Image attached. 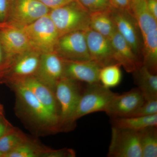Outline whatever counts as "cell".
Segmentation results:
<instances>
[{
    "mask_svg": "<svg viewBox=\"0 0 157 157\" xmlns=\"http://www.w3.org/2000/svg\"><path fill=\"white\" fill-rule=\"evenodd\" d=\"M107 156L142 157L139 131L112 127Z\"/></svg>",
    "mask_w": 157,
    "mask_h": 157,
    "instance_id": "52a82bcc",
    "label": "cell"
},
{
    "mask_svg": "<svg viewBox=\"0 0 157 157\" xmlns=\"http://www.w3.org/2000/svg\"><path fill=\"white\" fill-rule=\"evenodd\" d=\"M112 8L90 13V28L109 39L116 29L111 16Z\"/></svg>",
    "mask_w": 157,
    "mask_h": 157,
    "instance_id": "44dd1931",
    "label": "cell"
},
{
    "mask_svg": "<svg viewBox=\"0 0 157 157\" xmlns=\"http://www.w3.org/2000/svg\"><path fill=\"white\" fill-rule=\"evenodd\" d=\"M131 13L137 22L142 38L157 30V20L149 11L146 0H132Z\"/></svg>",
    "mask_w": 157,
    "mask_h": 157,
    "instance_id": "ac0fdd59",
    "label": "cell"
},
{
    "mask_svg": "<svg viewBox=\"0 0 157 157\" xmlns=\"http://www.w3.org/2000/svg\"><path fill=\"white\" fill-rule=\"evenodd\" d=\"M143 94L137 87L120 94H117L107 106L105 112L111 117H128L144 102Z\"/></svg>",
    "mask_w": 157,
    "mask_h": 157,
    "instance_id": "4fadbf2b",
    "label": "cell"
},
{
    "mask_svg": "<svg viewBox=\"0 0 157 157\" xmlns=\"http://www.w3.org/2000/svg\"><path fill=\"white\" fill-rule=\"evenodd\" d=\"M11 5L10 0H0V22L7 21Z\"/></svg>",
    "mask_w": 157,
    "mask_h": 157,
    "instance_id": "f1b7e54d",
    "label": "cell"
},
{
    "mask_svg": "<svg viewBox=\"0 0 157 157\" xmlns=\"http://www.w3.org/2000/svg\"><path fill=\"white\" fill-rule=\"evenodd\" d=\"M86 39L91 59L101 68L115 64L113 49L109 38L90 28L85 31Z\"/></svg>",
    "mask_w": 157,
    "mask_h": 157,
    "instance_id": "8fae6325",
    "label": "cell"
},
{
    "mask_svg": "<svg viewBox=\"0 0 157 157\" xmlns=\"http://www.w3.org/2000/svg\"><path fill=\"white\" fill-rule=\"evenodd\" d=\"M57 30L59 36L90 28V13L76 1L51 9L48 14Z\"/></svg>",
    "mask_w": 157,
    "mask_h": 157,
    "instance_id": "7a4b0ae2",
    "label": "cell"
},
{
    "mask_svg": "<svg viewBox=\"0 0 157 157\" xmlns=\"http://www.w3.org/2000/svg\"><path fill=\"white\" fill-rule=\"evenodd\" d=\"M110 39L116 63L118 64L126 72L130 73H133L142 66V61L116 29Z\"/></svg>",
    "mask_w": 157,
    "mask_h": 157,
    "instance_id": "9a60e30c",
    "label": "cell"
},
{
    "mask_svg": "<svg viewBox=\"0 0 157 157\" xmlns=\"http://www.w3.org/2000/svg\"><path fill=\"white\" fill-rule=\"evenodd\" d=\"M112 127L120 128L140 131L147 127L157 126V114L148 116L112 117Z\"/></svg>",
    "mask_w": 157,
    "mask_h": 157,
    "instance_id": "ffe728a7",
    "label": "cell"
},
{
    "mask_svg": "<svg viewBox=\"0 0 157 157\" xmlns=\"http://www.w3.org/2000/svg\"><path fill=\"white\" fill-rule=\"evenodd\" d=\"M32 50L40 54L55 51L59 35L48 14L21 28Z\"/></svg>",
    "mask_w": 157,
    "mask_h": 157,
    "instance_id": "277c9868",
    "label": "cell"
},
{
    "mask_svg": "<svg viewBox=\"0 0 157 157\" xmlns=\"http://www.w3.org/2000/svg\"><path fill=\"white\" fill-rule=\"evenodd\" d=\"M50 9L64 6L76 0H37Z\"/></svg>",
    "mask_w": 157,
    "mask_h": 157,
    "instance_id": "f546056e",
    "label": "cell"
},
{
    "mask_svg": "<svg viewBox=\"0 0 157 157\" xmlns=\"http://www.w3.org/2000/svg\"><path fill=\"white\" fill-rule=\"evenodd\" d=\"M3 155L2 154V153H1V152H0V157H2Z\"/></svg>",
    "mask_w": 157,
    "mask_h": 157,
    "instance_id": "e575fe53",
    "label": "cell"
},
{
    "mask_svg": "<svg viewBox=\"0 0 157 157\" xmlns=\"http://www.w3.org/2000/svg\"><path fill=\"white\" fill-rule=\"evenodd\" d=\"M64 62V77L86 84L98 83L101 67L94 61L68 60Z\"/></svg>",
    "mask_w": 157,
    "mask_h": 157,
    "instance_id": "2e32d148",
    "label": "cell"
},
{
    "mask_svg": "<svg viewBox=\"0 0 157 157\" xmlns=\"http://www.w3.org/2000/svg\"><path fill=\"white\" fill-rule=\"evenodd\" d=\"M10 85L16 94L21 112L26 119L43 132L61 131L59 117L49 111L29 89L19 82Z\"/></svg>",
    "mask_w": 157,
    "mask_h": 157,
    "instance_id": "6da1fadb",
    "label": "cell"
},
{
    "mask_svg": "<svg viewBox=\"0 0 157 157\" xmlns=\"http://www.w3.org/2000/svg\"><path fill=\"white\" fill-rule=\"evenodd\" d=\"M83 90L78 82L63 77L57 82L54 92L59 108L61 131L72 128V119Z\"/></svg>",
    "mask_w": 157,
    "mask_h": 157,
    "instance_id": "3957f363",
    "label": "cell"
},
{
    "mask_svg": "<svg viewBox=\"0 0 157 157\" xmlns=\"http://www.w3.org/2000/svg\"><path fill=\"white\" fill-rule=\"evenodd\" d=\"M117 93L104 87L100 83L87 84L83 90L72 119L75 124L77 120L93 113L104 111Z\"/></svg>",
    "mask_w": 157,
    "mask_h": 157,
    "instance_id": "8992f818",
    "label": "cell"
},
{
    "mask_svg": "<svg viewBox=\"0 0 157 157\" xmlns=\"http://www.w3.org/2000/svg\"><path fill=\"white\" fill-rule=\"evenodd\" d=\"M112 16L116 29L128 42L137 56L140 53V39L138 25L134 16L130 12L112 8Z\"/></svg>",
    "mask_w": 157,
    "mask_h": 157,
    "instance_id": "5bb4252c",
    "label": "cell"
},
{
    "mask_svg": "<svg viewBox=\"0 0 157 157\" xmlns=\"http://www.w3.org/2000/svg\"><path fill=\"white\" fill-rule=\"evenodd\" d=\"M54 52L65 60H91L88 49L85 31H76L61 36Z\"/></svg>",
    "mask_w": 157,
    "mask_h": 157,
    "instance_id": "9c48e42d",
    "label": "cell"
},
{
    "mask_svg": "<svg viewBox=\"0 0 157 157\" xmlns=\"http://www.w3.org/2000/svg\"><path fill=\"white\" fill-rule=\"evenodd\" d=\"M16 82H19L29 89L49 111L59 117V104L53 90L34 76L27 77Z\"/></svg>",
    "mask_w": 157,
    "mask_h": 157,
    "instance_id": "e0dca14e",
    "label": "cell"
},
{
    "mask_svg": "<svg viewBox=\"0 0 157 157\" xmlns=\"http://www.w3.org/2000/svg\"><path fill=\"white\" fill-rule=\"evenodd\" d=\"M9 128L7 124L0 121V138L8 132Z\"/></svg>",
    "mask_w": 157,
    "mask_h": 157,
    "instance_id": "1f68e13d",
    "label": "cell"
},
{
    "mask_svg": "<svg viewBox=\"0 0 157 157\" xmlns=\"http://www.w3.org/2000/svg\"><path fill=\"white\" fill-rule=\"evenodd\" d=\"M157 114V99L145 100L143 104L128 117L148 116Z\"/></svg>",
    "mask_w": 157,
    "mask_h": 157,
    "instance_id": "4316f807",
    "label": "cell"
},
{
    "mask_svg": "<svg viewBox=\"0 0 157 157\" xmlns=\"http://www.w3.org/2000/svg\"><path fill=\"white\" fill-rule=\"evenodd\" d=\"M64 69L63 59L56 52L42 54L34 76L54 91L57 82L64 77Z\"/></svg>",
    "mask_w": 157,
    "mask_h": 157,
    "instance_id": "30bf717a",
    "label": "cell"
},
{
    "mask_svg": "<svg viewBox=\"0 0 157 157\" xmlns=\"http://www.w3.org/2000/svg\"><path fill=\"white\" fill-rule=\"evenodd\" d=\"M50 10L37 0H14L6 23L22 28L47 15Z\"/></svg>",
    "mask_w": 157,
    "mask_h": 157,
    "instance_id": "ba28073f",
    "label": "cell"
},
{
    "mask_svg": "<svg viewBox=\"0 0 157 157\" xmlns=\"http://www.w3.org/2000/svg\"><path fill=\"white\" fill-rule=\"evenodd\" d=\"M109 2L113 9L131 13L132 0H109Z\"/></svg>",
    "mask_w": 157,
    "mask_h": 157,
    "instance_id": "83f0119b",
    "label": "cell"
},
{
    "mask_svg": "<svg viewBox=\"0 0 157 157\" xmlns=\"http://www.w3.org/2000/svg\"><path fill=\"white\" fill-rule=\"evenodd\" d=\"M121 66L112 64L101 68L99 74V81L104 87L110 89L117 86L122 78Z\"/></svg>",
    "mask_w": 157,
    "mask_h": 157,
    "instance_id": "d4e9b609",
    "label": "cell"
},
{
    "mask_svg": "<svg viewBox=\"0 0 157 157\" xmlns=\"http://www.w3.org/2000/svg\"><path fill=\"white\" fill-rule=\"evenodd\" d=\"M41 55L33 50L4 60L0 65V77L10 84L35 76Z\"/></svg>",
    "mask_w": 157,
    "mask_h": 157,
    "instance_id": "5b68a950",
    "label": "cell"
},
{
    "mask_svg": "<svg viewBox=\"0 0 157 157\" xmlns=\"http://www.w3.org/2000/svg\"><path fill=\"white\" fill-rule=\"evenodd\" d=\"M6 23L0 22V28L2 27L4 25H6Z\"/></svg>",
    "mask_w": 157,
    "mask_h": 157,
    "instance_id": "836d02e7",
    "label": "cell"
},
{
    "mask_svg": "<svg viewBox=\"0 0 157 157\" xmlns=\"http://www.w3.org/2000/svg\"><path fill=\"white\" fill-rule=\"evenodd\" d=\"M29 140L28 137L21 131L14 128H10L0 138V152L3 156L19 145Z\"/></svg>",
    "mask_w": 157,
    "mask_h": 157,
    "instance_id": "cb8c5ba5",
    "label": "cell"
},
{
    "mask_svg": "<svg viewBox=\"0 0 157 157\" xmlns=\"http://www.w3.org/2000/svg\"><path fill=\"white\" fill-rule=\"evenodd\" d=\"M134 80L144 100L157 99V76L142 65L133 72Z\"/></svg>",
    "mask_w": 157,
    "mask_h": 157,
    "instance_id": "d6986e66",
    "label": "cell"
},
{
    "mask_svg": "<svg viewBox=\"0 0 157 157\" xmlns=\"http://www.w3.org/2000/svg\"><path fill=\"white\" fill-rule=\"evenodd\" d=\"M90 13L105 11L112 8L109 0H76Z\"/></svg>",
    "mask_w": 157,
    "mask_h": 157,
    "instance_id": "484cf974",
    "label": "cell"
},
{
    "mask_svg": "<svg viewBox=\"0 0 157 157\" xmlns=\"http://www.w3.org/2000/svg\"><path fill=\"white\" fill-rule=\"evenodd\" d=\"M53 150L39 146L31 140L22 144L4 157H51Z\"/></svg>",
    "mask_w": 157,
    "mask_h": 157,
    "instance_id": "7402d4cb",
    "label": "cell"
},
{
    "mask_svg": "<svg viewBox=\"0 0 157 157\" xmlns=\"http://www.w3.org/2000/svg\"><path fill=\"white\" fill-rule=\"evenodd\" d=\"M139 133L142 157H157V126L147 127Z\"/></svg>",
    "mask_w": 157,
    "mask_h": 157,
    "instance_id": "603a6c76",
    "label": "cell"
},
{
    "mask_svg": "<svg viewBox=\"0 0 157 157\" xmlns=\"http://www.w3.org/2000/svg\"><path fill=\"white\" fill-rule=\"evenodd\" d=\"M0 44L4 52V60L32 50L22 29L6 23L0 28Z\"/></svg>",
    "mask_w": 157,
    "mask_h": 157,
    "instance_id": "7c38bea8",
    "label": "cell"
},
{
    "mask_svg": "<svg viewBox=\"0 0 157 157\" xmlns=\"http://www.w3.org/2000/svg\"><path fill=\"white\" fill-rule=\"evenodd\" d=\"M149 11L157 20V0H146Z\"/></svg>",
    "mask_w": 157,
    "mask_h": 157,
    "instance_id": "4dcf8cb0",
    "label": "cell"
},
{
    "mask_svg": "<svg viewBox=\"0 0 157 157\" xmlns=\"http://www.w3.org/2000/svg\"><path fill=\"white\" fill-rule=\"evenodd\" d=\"M4 53L2 45L0 44V65L2 63L4 60Z\"/></svg>",
    "mask_w": 157,
    "mask_h": 157,
    "instance_id": "d6a6232c",
    "label": "cell"
}]
</instances>
